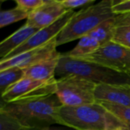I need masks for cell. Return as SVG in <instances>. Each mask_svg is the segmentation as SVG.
I'll return each mask as SVG.
<instances>
[{"label":"cell","instance_id":"obj_1","mask_svg":"<svg viewBox=\"0 0 130 130\" xmlns=\"http://www.w3.org/2000/svg\"><path fill=\"white\" fill-rule=\"evenodd\" d=\"M62 106L56 94L2 102L0 111L16 119L23 126L42 129L53 124L62 126L59 110Z\"/></svg>","mask_w":130,"mask_h":130},{"label":"cell","instance_id":"obj_2","mask_svg":"<svg viewBox=\"0 0 130 130\" xmlns=\"http://www.w3.org/2000/svg\"><path fill=\"white\" fill-rule=\"evenodd\" d=\"M113 0H102L77 11L56 37V46H61L88 35L104 21L115 18Z\"/></svg>","mask_w":130,"mask_h":130},{"label":"cell","instance_id":"obj_3","mask_svg":"<svg viewBox=\"0 0 130 130\" xmlns=\"http://www.w3.org/2000/svg\"><path fill=\"white\" fill-rule=\"evenodd\" d=\"M59 113L62 126L75 130H112L123 126L98 102L75 107L62 105Z\"/></svg>","mask_w":130,"mask_h":130},{"label":"cell","instance_id":"obj_4","mask_svg":"<svg viewBox=\"0 0 130 130\" xmlns=\"http://www.w3.org/2000/svg\"><path fill=\"white\" fill-rule=\"evenodd\" d=\"M74 75L98 85H130V74L122 73L100 64L72 58L61 53L56 70L59 78Z\"/></svg>","mask_w":130,"mask_h":130},{"label":"cell","instance_id":"obj_5","mask_svg":"<svg viewBox=\"0 0 130 130\" xmlns=\"http://www.w3.org/2000/svg\"><path fill=\"white\" fill-rule=\"evenodd\" d=\"M97 85L82 77L69 75L56 78V95L62 106L75 107L96 102Z\"/></svg>","mask_w":130,"mask_h":130},{"label":"cell","instance_id":"obj_6","mask_svg":"<svg viewBox=\"0 0 130 130\" xmlns=\"http://www.w3.org/2000/svg\"><path fill=\"white\" fill-rule=\"evenodd\" d=\"M79 59L95 62L113 70L130 74V49L110 41L94 53Z\"/></svg>","mask_w":130,"mask_h":130},{"label":"cell","instance_id":"obj_7","mask_svg":"<svg viewBox=\"0 0 130 130\" xmlns=\"http://www.w3.org/2000/svg\"><path fill=\"white\" fill-rule=\"evenodd\" d=\"M56 78L52 82H45L27 78H23L11 86L2 95L4 103L16 101L45 97L56 94Z\"/></svg>","mask_w":130,"mask_h":130},{"label":"cell","instance_id":"obj_8","mask_svg":"<svg viewBox=\"0 0 130 130\" xmlns=\"http://www.w3.org/2000/svg\"><path fill=\"white\" fill-rule=\"evenodd\" d=\"M76 12L74 11L73 10L68 11L63 16H62L58 21H56L50 26L38 30L24 43H23L21 46H20L16 50L12 51L4 59H1L0 62L9 59L21 53L37 48L49 43L50 41H51L53 39L58 36V34L65 27V26L68 24V22L70 21V19L73 17V15Z\"/></svg>","mask_w":130,"mask_h":130},{"label":"cell","instance_id":"obj_9","mask_svg":"<svg viewBox=\"0 0 130 130\" xmlns=\"http://www.w3.org/2000/svg\"><path fill=\"white\" fill-rule=\"evenodd\" d=\"M56 37H55L41 46L21 53L9 59L1 61L0 71L11 67H18L25 69L43 61L59 56L61 53L56 50Z\"/></svg>","mask_w":130,"mask_h":130},{"label":"cell","instance_id":"obj_10","mask_svg":"<svg viewBox=\"0 0 130 130\" xmlns=\"http://www.w3.org/2000/svg\"><path fill=\"white\" fill-rule=\"evenodd\" d=\"M67 11L59 0H45L41 6L29 14L25 24L40 30L55 23Z\"/></svg>","mask_w":130,"mask_h":130},{"label":"cell","instance_id":"obj_11","mask_svg":"<svg viewBox=\"0 0 130 130\" xmlns=\"http://www.w3.org/2000/svg\"><path fill=\"white\" fill-rule=\"evenodd\" d=\"M94 97L96 102H106L130 107V85H98Z\"/></svg>","mask_w":130,"mask_h":130},{"label":"cell","instance_id":"obj_12","mask_svg":"<svg viewBox=\"0 0 130 130\" xmlns=\"http://www.w3.org/2000/svg\"><path fill=\"white\" fill-rule=\"evenodd\" d=\"M60 56L43 61L24 69V78H27L45 82H49L55 80L56 70L59 63Z\"/></svg>","mask_w":130,"mask_h":130},{"label":"cell","instance_id":"obj_13","mask_svg":"<svg viewBox=\"0 0 130 130\" xmlns=\"http://www.w3.org/2000/svg\"><path fill=\"white\" fill-rule=\"evenodd\" d=\"M38 29L24 24L0 43V60L24 43Z\"/></svg>","mask_w":130,"mask_h":130},{"label":"cell","instance_id":"obj_14","mask_svg":"<svg viewBox=\"0 0 130 130\" xmlns=\"http://www.w3.org/2000/svg\"><path fill=\"white\" fill-rule=\"evenodd\" d=\"M116 27L115 18H113L101 23L94 30H93L88 36L98 41L101 46H103L112 41Z\"/></svg>","mask_w":130,"mask_h":130},{"label":"cell","instance_id":"obj_15","mask_svg":"<svg viewBox=\"0 0 130 130\" xmlns=\"http://www.w3.org/2000/svg\"><path fill=\"white\" fill-rule=\"evenodd\" d=\"M101 45L91 37L87 35L81 38L77 45L65 54L72 58H81L88 56L99 49Z\"/></svg>","mask_w":130,"mask_h":130},{"label":"cell","instance_id":"obj_16","mask_svg":"<svg viewBox=\"0 0 130 130\" xmlns=\"http://www.w3.org/2000/svg\"><path fill=\"white\" fill-rule=\"evenodd\" d=\"M24 77V71L18 67H11L0 71V91L2 95L7 89Z\"/></svg>","mask_w":130,"mask_h":130},{"label":"cell","instance_id":"obj_17","mask_svg":"<svg viewBox=\"0 0 130 130\" xmlns=\"http://www.w3.org/2000/svg\"><path fill=\"white\" fill-rule=\"evenodd\" d=\"M98 103H100L124 127L130 130V107L113 104L106 102H98Z\"/></svg>","mask_w":130,"mask_h":130},{"label":"cell","instance_id":"obj_18","mask_svg":"<svg viewBox=\"0 0 130 130\" xmlns=\"http://www.w3.org/2000/svg\"><path fill=\"white\" fill-rule=\"evenodd\" d=\"M29 13L18 6L12 9L2 11L0 13V27H6L24 18L27 19Z\"/></svg>","mask_w":130,"mask_h":130},{"label":"cell","instance_id":"obj_19","mask_svg":"<svg viewBox=\"0 0 130 130\" xmlns=\"http://www.w3.org/2000/svg\"><path fill=\"white\" fill-rule=\"evenodd\" d=\"M112 41L130 49V25L117 26Z\"/></svg>","mask_w":130,"mask_h":130},{"label":"cell","instance_id":"obj_20","mask_svg":"<svg viewBox=\"0 0 130 130\" xmlns=\"http://www.w3.org/2000/svg\"><path fill=\"white\" fill-rule=\"evenodd\" d=\"M25 129L27 128L23 126L16 119L8 113L0 111V130H24Z\"/></svg>","mask_w":130,"mask_h":130},{"label":"cell","instance_id":"obj_21","mask_svg":"<svg viewBox=\"0 0 130 130\" xmlns=\"http://www.w3.org/2000/svg\"><path fill=\"white\" fill-rule=\"evenodd\" d=\"M17 6L26 11L29 14L41 6L45 0H15Z\"/></svg>","mask_w":130,"mask_h":130},{"label":"cell","instance_id":"obj_22","mask_svg":"<svg viewBox=\"0 0 130 130\" xmlns=\"http://www.w3.org/2000/svg\"><path fill=\"white\" fill-rule=\"evenodd\" d=\"M94 0H62L60 1L62 5L64 6V8L68 10H73L76 8H80L83 6H90L92 5L94 2Z\"/></svg>","mask_w":130,"mask_h":130},{"label":"cell","instance_id":"obj_23","mask_svg":"<svg viewBox=\"0 0 130 130\" xmlns=\"http://www.w3.org/2000/svg\"><path fill=\"white\" fill-rule=\"evenodd\" d=\"M112 10L116 15L130 13V0H126V1L113 0V5Z\"/></svg>","mask_w":130,"mask_h":130},{"label":"cell","instance_id":"obj_24","mask_svg":"<svg viewBox=\"0 0 130 130\" xmlns=\"http://www.w3.org/2000/svg\"><path fill=\"white\" fill-rule=\"evenodd\" d=\"M116 26H125L130 25V13L117 15L115 17Z\"/></svg>","mask_w":130,"mask_h":130},{"label":"cell","instance_id":"obj_25","mask_svg":"<svg viewBox=\"0 0 130 130\" xmlns=\"http://www.w3.org/2000/svg\"><path fill=\"white\" fill-rule=\"evenodd\" d=\"M40 130H66V129H60V128H56V127H46V128H43L42 129Z\"/></svg>","mask_w":130,"mask_h":130},{"label":"cell","instance_id":"obj_26","mask_svg":"<svg viewBox=\"0 0 130 130\" xmlns=\"http://www.w3.org/2000/svg\"><path fill=\"white\" fill-rule=\"evenodd\" d=\"M112 130H129L127 128H126V127H124V126H118V127H117V128H115V129H113Z\"/></svg>","mask_w":130,"mask_h":130},{"label":"cell","instance_id":"obj_27","mask_svg":"<svg viewBox=\"0 0 130 130\" xmlns=\"http://www.w3.org/2000/svg\"><path fill=\"white\" fill-rule=\"evenodd\" d=\"M24 130H40V129H29V128H27V129H25Z\"/></svg>","mask_w":130,"mask_h":130}]
</instances>
